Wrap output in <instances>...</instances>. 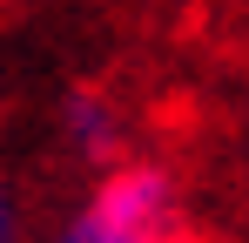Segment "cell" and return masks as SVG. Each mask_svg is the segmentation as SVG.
<instances>
[{
  "mask_svg": "<svg viewBox=\"0 0 249 243\" xmlns=\"http://www.w3.org/2000/svg\"><path fill=\"white\" fill-rule=\"evenodd\" d=\"M54 243H182L175 182L155 162H115Z\"/></svg>",
  "mask_w": 249,
  "mask_h": 243,
  "instance_id": "cell-1",
  "label": "cell"
},
{
  "mask_svg": "<svg viewBox=\"0 0 249 243\" xmlns=\"http://www.w3.org/2000/svg\"><path fill=\"white\" fill-rule=\"evenodd\" d=\"M61 122H68V135H74V149H81L88 162H115L122 156V115L101 101V95H68V108H61Z\"/></svg>",
  "mask_w": 249,
  "mask_h": 243,
  "instance_id": "cell-2",
  "label": "cell"
},
{
  "mask_svg": "<svg viewBox=\"0 0 249 243\" xmlns=\"http://www.w3.org/2000/svg\"><path fill=\"white\" fill-rule=\"evenodd\" d=\"M0 243H27V223H20V196H14V182L0 176Z\"/></svg>",
  "mask_w": 249,
  "mask_h": 243,
  "instance_id": "cell-3",
  "label": "cell"
}]
</instances>
